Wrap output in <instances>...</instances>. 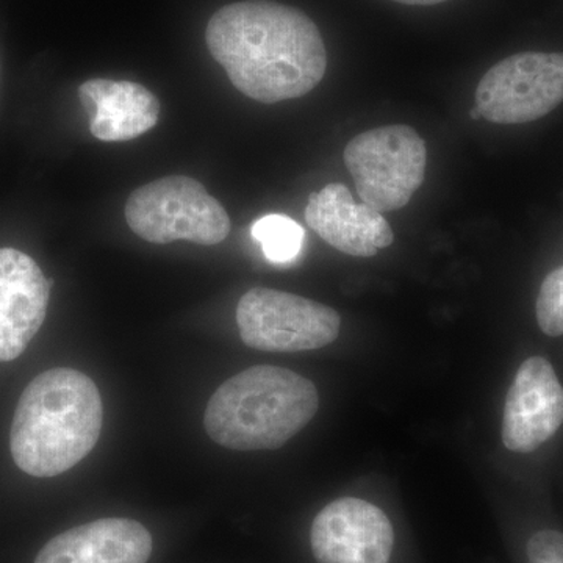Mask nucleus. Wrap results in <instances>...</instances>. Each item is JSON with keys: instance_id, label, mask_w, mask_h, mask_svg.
<instances>
[{"instance_id": "1", "label": "nucleus", "mask_w": 563, "mask_h": 563, "mask_svg": "<svg viewBox=\"0 0 563 563\" xmlns=\"http://www.w3.org/2000/svg\"><path fill=\"white\" fill-rule=\"evenodd\" d=\"M206 41L233 87L262 103L309 95L328 68L317 24L301 10L272 0L222 7L207 25Z\"/></svg>"}, {"instance_id": "2", "label": "nucleus", "mask_w": 563, "mask_h": 563, "mask_svg": "<svg viewBox=\"0 0 563 563\" xmlns=\"http://www.w3.org/2000/svg\"><path fill=\"white\" fill-rule=\"evenodd\" d=\"M101 393L73 368L41 373L22 391L10 431V450L22 472L54 477L84 461L101 437Z\"/></svg>"}, {"instance_id": "3", "label": "nucleus", "mask_w": 563, "mask_h": 563, "mask_svg": "<svg viewBox=\"0 0 563 563\" xmlns=\"http://www.w3.org/2000/svg\"><path fill=\"white\" fill-rule=\"evenodd\" d=\"M318 407L312 380L280 366H251L214 391L203 428L228 450H279L313 420Z\"/></svg>"}, {"instance_id": "4", "label": "nucleus", "mask_w": 563, "mask_h": 563, "mask_svg": "<svg viewBox=\"0 0 563 563\" xmlns=\"http://www.w3.org/2000/svg\"><path fill=\"white\" fill-rule=\"evenodd\" d=\"M124 217L133 233L154 244L185 240L214 246L231 232L224 207L188 176H166L136 188L125 202Z\"/></svg>"}, {"instance_id": "5", "label": "nucleus", "mask_w": 563, "mask_h": 563, "mask_svg": "<svg viewBox=\"0 0 563 563\" xmlns=\"http://www.w3.org/2000/svg\"><path fill=\"white\" fill-rule=\"evenodd\" d=\"M343 158L362 201L383 213L402 209L420 190L428 150L410 125H384L354 136Z\"/></svg>"}, {"instance_id": "6", "label": "nucleus", "mask_w": 563, "mask_h": 563, "mask_svg": "<svg viewBox=\"0 0 563 563\" xmlns=\"http://www.w3.org/2000/svg\"><path fill=\"white\" fill-rule=\"evenodd\" d=\"M243 343L265 352L321 350L340 335L342 318L332 307L273 288H252L236 306Z\"/></svg>"}, {"instance_id": "7", "label": "nucleus", "mask_w": 563, "mask_h": 563, "mask_svg": "<svg viewBox=\"0 0 563 563\" xmlns=\"http://www.w3.org/2000/svg\"><path fill=\"white\" fill-rule=\"evenodd\" d=\"M563 102V54L521 52L504 58L481 79L476 109L495 124L540 120Z\"/></svg>"}, {"instance_id": "8", "label": "nucleus", "mask_w": 563, "mask_h": 563, "mask_svg": "<svg viewBox=\"0 0 563 563\" xmlns=\"http://www.w3.org/2000/svg\"><path fill=\"white\" fill-rule=\"evenodd\" d=\"M310 543L318 563H388L395 531L379 507L340 498L314 518Z\"/></svg>"}, {"instance_id": "9", "label": "nucleus", "mask_w": 563, "mask_h": 563, "mask_svg": "<svg viewBox=\"0 0 563 563\" xmlns=\"http://www.w3.org/2000/svg\"><path fill=\"white\" fill-rule=\"evenodd\" d=\"M563 424V387L543 357L521 363L504 406L501 437L514 453H532Z\"/></svg>"}, {"instance_id": "10", "label": "nucleus", "mask_w": 563, "mask_h": 563, "mask_svg": "<svg viewBox=\"0 0 563 563\" xmlns=\"http://www.w3.org/2000/svg\"><path fill=\"white\" fill-rule=\"evenodd\" d=\"M51 282L31 255L0 247V362L20 357L46 320Z\"/></svg>"}, {"instance_id": "11", "label": "nucleus", "mask_w": 563, "mask_h": 563, "mask_svg": "<svg viewBox=\"0 0 563 563\" xmlns=\"http://www.w3.org/2000/svg\"><path fill=\"white\" fill-rule=\"evenodd\" d=\"M306 222L325 243L351 257H374L395 242L383 213L355 202L343 184H329L310 195Z\"/></svg>"}, {"instance_id": "12", "label": "nucleus", "mask_w": 563, "mask_h": 563, "mask_svg": "<svg viewBox=\"0 0 563 563\" xmlns=\"http://www.w3.org/2000/svg\"><path fill=\"white\" fill-rule=\"evenodd\" d=\"M151 532L129 518H101L54 537L35 563H147Z\"/></svg>"}, {"instance_id": "13", "label": "nucleus", "mask_w": 563, "mask_h": 563, "mask_svg": "<svg viewBox=\"0 0 563 563\" xmlns=\"http://www.w3.org/2000/svg\"><path fill=\"white\" fill-rule=\"evenodd\" d=\"M79 99L92 136L106 143L139 139L161 118L157 96L135 81L87 80L79 87Z\"/></svg>"}, {"instance_id": "14", "label": "nucleus", "mask_w": 563, "mask_h": 563, "mask_svg": "<svg viewBox=\"0 0 563 563\" xmlns=\"http://www.w3.org/2000/svg\"><path fill=\"white\" fill-rule=\"evenodd\" d=\"M252 239L262 244L263 254L273 263H288L302 250L303 229L290 217L266 214L252 224Z\"/></svg>"}, {"instance_id": "15", "label": "nucleus", "mask_w": 563, "mask_h": 563, "mask_svg": "<svg viewBox=\"0 0 563 563\" xmlns=\"http://www.w3.org/2000/svg\"><path fill=\"white\" fill-rule=\"evenodd\" d=\"M537 322L550 336L563 335V266L548 274L537 298Z\"/></svg>"}, {"instance_id": "16", "label": "nucleus", "mask_w": 563, "mask_h": 563, "mask_svg": "<svg viewBox=\"0 0 563 563\" xmlns=\"http://www.w3.org/2000/svg\"><path fill=\"white\" fill-rule=\"evenodd\" d=\"M528 563H563V532L540 531L529 539Z\"/></svg>"}, {"instance_id": "17", "label": "nucleus", "mask_w": 563, "mask_h": 563, "mask_svg": "<svg viewBox=\"0 0 563 563\" xmlns=\"http://www.w3.org/2000/svg\"><path fill=\"white\" fill-rule=\"evenodd\" d=\"M393 2L404 3V5H437V3L446 2V0H393Z\"/></svg>"}, {"instance_id": "18", "label": "nucleus", "mask_w": 563, "mask_h": 563, "mask_svg": "<svg viewBox=\"0 0 563 563\" xmlns=\"http://www.w3.org/2000/svg\"><path fill=\"white\" fill-rule=\"evenodd\" d=\"M470 117H472L473 120H481V118H483V114H481V111L477 110L476 107H474V109L470 111Z\"/></svg>"}]
</instances>
